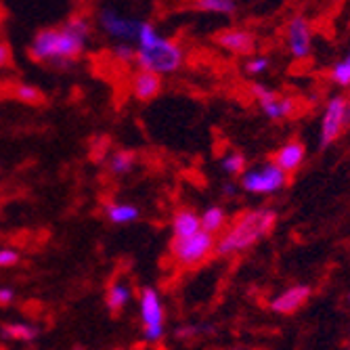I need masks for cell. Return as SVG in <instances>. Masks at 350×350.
Returning a JSON list of instances; mask_svg holds the SVG:
<instances>
[{"instance_id":"6da1fadb","label":"cell","mask_w":350,"mask_h":350,"mask_svg":"<svg viewBox=\"0 0 350 350\" xmlns=\"http://www.w3.org/2000/svg\"><path fill=\"white\" fill-rule=\"evenodd\" d=\"M277 227V212L273 208H250L229 220L227 229L216 237L214 256H235L262 239Z\"/></svg>"},{"instance_id":"7a4b0ae2","label":"cell","mask_w":350,"mask_h":350,"mask_svg":"<svg viewBox=\"0 0 350 350\" xmlns=\"http://www.w3.org/2000/svg\"><path fill=\"white\" fill-rule=\"evenodd\" d=\"M183 61H185V53L180 44L170 38H160L147 49H137V57H135L139 70H145L157 76L178 72L183 68Z\"/></svg>"},{"instance_id":"3957f363","label":"cell","mask_w":350,"mask_h":350,"mask_svg":"<svg viewBox=\"0 0 350 350\" xmlns=\"http://www.w3.org/2000/svg\"><path fill=\"white\" fill-rule=\"evenodd\" d=\"M214 243H216L214 235L206 231H198L187 237H172L168 252L174 265L183 269H196L214 256Z\"/></svg>"},{"instance_id":"277c9868","label":"cell","mask_w":350,"mask_h":350,"mask_svg":"<svg viewBox=\"0 0 350 350\" xmlns=\"http://www.w3.org/2000/svg\"><path fill=\"white\" fill-rule=\"evenodd\" d=\"M139 312L143 338L151 344L164 340L166 336V308L162 296L151 285H145L139 292Z\"/></svg>"},{"instance_id":"5b68a950","label":"cell","mask_w":350,"mask_h":350,"mask_svg":"<svg viewBox=\"0 0 350 350\" xmlns=\"http://www.w3.org/2000/svg\"><path fill=\"white\" fill-rule=\"evenodd\" d=\"M239 185L243 191L254 196H275L288 185V174H285L273 160L260 162L239 176Z\"/></svg>"},{"instance_id":"8992f818","label":"cell","mask_w":350,"mask_h":350,"mask_svg":"<svg viewBox=\"0 0 350 350\" xmlns=\"http://www.w3.org/2000/svg\"><path fill=\"white\" fill-rule=\"evenodd\" d=\"M252 94L254 99H256L260 111L269 118V120H288L294 116L296 111V101L292 97H288V94H281V92H275L271 88H267L265 84H252Z\"/></svg>"},{"instance_id":"52a82bcc","label":"cell","mask_w":350,"mask_h":350,"mask_svg":"<svg viewBox=\"0 0 350 350\" xmlns=\"http://www.w3.org/2000/svg\"><path fill=\"white\" fill-rule=\"evenodd\" d=\"M99 25L103 27V31L109 38L126 42V44H133V42H137L141 19L129 17V15H124L111 7H103L99 11Z\"/></svg>"},{"instance_id":"ba28073f","label":"cell","mask_w":350,"mask_h":350,"mask_svg":"<svg viewBox=\"0 0 350 350\" xmlns=\"http://www.w3.org/2000/svg\"><path fill=\"white\" fill-rule=\"evenodd\" d=\"M346 103L348 99L342 97V94H336L332 97L323 109V118H321V133H319V141L321 147H329L332 143H336L340 139V135L346 129Z\"/></svg>"},{"instance_id":"9c48e42d","label":"cell","mask_w":350,"mask_h":350,"mask_svg":"<svg viewBox=\"0 0 350 350\" xmlns=\"http://www.w3.org/2000/svg\"><path fill=\"white\" fill-rule=\"evenodd\" d=\"M214 42L222 51L233 53V55H252L254 51H256V46H258L256 36H254L250 29H243V27L220 29L218 34L214 36Z\"/></svg>"},{"instance_id":"30bf717a","label":"cell","mask_w":350,"mask_h":350,"mask_svg":"<svg viewBox=\"0 0 350 350\" xmlns=\"http://www.w3.org/2000/svg\"><path fill=\"white\" fill-rule=\"evenodd\" d=\"M312 46V29L306 17L296 15L288 23V49L294 59H306Z\"/></svg>"},{"instance_id":"8fae6325","label":"cell","mask_w":350,"mask_h":350,"mask_svg":"<svg viewBox=\"0 0 350 350\" xmlns=\"http://www.w3.org/2000/svg\"><path fill=\"white\" fill-rule=\"evenodd\" d=\"M310 296H312V290L308 285H292V288L283 290L271 300V310L277 314H285V317L294 314L310 300Z\"/></svg>"},{"instance_id":"7c38bea8","label":"cell","mask_w":350,"mask_h":350,"mask_svg":"<svg viewBox=\"0 0 350 350\" xmlns=\"http://www.w3.org/2000/svg\"><path fill=\"white\" fill-rule=\"evenodd\" d=\"M162 88H164L162 76L145 72V70H137L131 78V92L141 103H151L153 99H157Z\"/></svg>"},{"instance_id":"4fadbf2b","label":"cell","mask_w":350,"mask_h":350,"mask_svg":"<svg viewBox=\"0 0 350 350\" xmlns=\"http://www.w3.org/2000/svg\"><path fill=\"white\" fill-rule=\"evenodd\" d=\"M304 157H306V147L300 141H288L285 145H281L271 160L285 172V174H292L296 172L302 164H304Z\"/></svg>"},{"instance_id":"5bb4252c","label":"cell","mask_w":350,"mask_h":350,"mask_svg":"<svg viewBox=\"0 0 350 350\" xmlns=\"http://www.w3.org/2000/svg\"><path fill=\"white\" fill-rule=\"evenodd\" d=\"M103 214L111 225L126 227V225H133V222H137L141 218V208L135 204H129V202L111 200V202L103 204Z\"/></svg>"},{"instance_id":"9a60e30c","label":"cell","mask_w":350,"mask_h":350,"mask_svg":"<svg viewBox=\"0 0 350 350\" xmlns=\"http://www.w3.org/2000/svg\"><path fill=\"white\" fill-rule=\"evenodd\" d=\"M135 296V290L129 281H122V279H116L109 283V288L105 292V306L111 314H120L126 306L131 304Z\"/></svg>"},{"instance_id":"2e32d148","label":"cell","mask_w":350,"mask_h":350,"mask_svg":"<svg viewBox=\"0 0 350 350\" xmlns=\"http://www.w3.org/2000/svg\"><path fill=\"white\" fill-rule=\"evenodd\" d=\"M202 231L200 212L193 208H180L172 216V237H187Z\"/></svg>"},{"instance_id":"e0dca14e","label":"cell","mask_w":350,"mask_h":350,"mask_svg":"<svg viewBox=\"0 0 350 350\" xmlns=\"http://www.w3.org/2000/svg\"><path fill=\"white\" fill-rule=\"evenodd\" d=\"M229 212L222 206H208L202 214H200V222H202V231L218 237L222 231L229 225Z\"/></svg>"},{"instance_id":"ac0fdd59","label":"cell","mask_w":350,"mask_h":350,"mask_svg":"<svg viewBox=\"0 0 350 350\" xmlns=\"http://www.w3.org/2000/svg\"><path fill=\"white\" fill-rule=\"evenodd\" d=\"M40 336V327L34 323H3L0 325V338L7 342H21V344H29L34 342Z\"/></svg>"},{"instance_id":"d6986e66","label":"cell","mask_w":350,"mask_h":350,"mask_svg":"<svg viewBox=\"0 0 350 350\" xmlns=\"http://www.w3.org/2000/svg\"><path fill=\"white\" fill-rule=\"evenodd\" d=\"M137 166V153L133 149H118L109 155L107 170L111 176H126Z\"/></svg>"},{"instance_id":"ffe728a7","label":"cell","mask_w":350,"mask_h":350,"mask_svg":"<svg viewBox=\"0 0 350 350\" xmlns=\"http://www.w3.org/2000/svg\"><path fill=\"white\" fill-rule=\"evenodd\" d=\"M13 97L19 101V103H25V105H42L44 103V92L38 88V86H31V84H15L13 86Z\"/></svg>"},{"instance_id":"44dd1931","label":"cell","mask_w":350,"mask_h":350,"mask_svg":"<svg viewBox=\"0 0 350 350\" xmlns=\"http://www.w3.org/2000/svg\"><path fill=\"white\" fill-rule=\"evenodd\" d=\"M220 168L229 176H241L247 168V160H245V155L239 151H229L227 155L220 157Z\"/></svg>"},{"instance_id":"7402d4cb","label":"cell","mask_w":350,"mask_h":350,"mask_svg":"<svg viewBox=\"0 0 350 350\" xmlns=\"http://www.w3.org/2000/svg\"><path fill=\"white\" fill-rule=\"evenodd\" d=\"M196 9L216 15H233L237 11L235 0H196Z\"/></svg>"},{"instance_id":"603a6c76","label":"cell","mask_w":350,"mask_h":350,"mask_svg":"<svg viewBox=\"0 0 350 350\" xmlns=\"http://www.w3.org/2000/svg\"><path fill=\"white\" fill-rule=\"evenodd\" d=\"M204 332H212V325H200V323H185V325H178L174 329V338L180 340V342H191L200 336H204Z\"/></svg>"},{"instance_id":"cb8c5ba5","label":"cell","mask_w":350,"mask_h":350,"mask_svg":"<svg viewBox=\"0 0 350 350\" xmlns=\"http://www.w3.org/2000/svg\"><path fill=\"white\" fill-rule=\"evenodd\" d=\"M162 36L157 34V29L151 21H141L139 25V34H137V49H147L151 44H155Z\"/></svg>"},{"instance_id":"d4e9b609","label":"cell","mask_w":350,"mask_h":350,"mask_svg":"<svg viewBox=\"0 0 350 350\" xmlns=\"http://www.w3.org/2000/svg\"><path fill=\"white\" fill-rule=\"evenodd\" d=\"M332 82L338 86H350V63L348 61H338L332 68Z\"/></svg>"},{"instance_id":"484cf974","label":"cell","mask_w":350,"mask_h":350,"mask_svg":"<svg viewBox=\"0 0 350 350\" xmlns=\"http://www.w3.org/2000/svg\"><path fill=\"white\" fill-rule=\"evenodd\" d=\"M21 262V254L15 247H0V269H13Z\"/></svg>"},{"instance_id":"4316f807","label":"cell","mask_w":350,"mask_h":350,"mask_svg":"<svg viewBox=\"0 0 350 350\" xmlns=\"http://www.w3.org/2000/svg\"><path fill=\"white\" fill-rule=\"evenodd\" d=\"M269 66H271V61L267 57H252L245 61V72L250 76H260L269 70Z\"/></svg>"},{"instance_id":"83f0119b","label":"cell","mask_w":350,"mask_h":350,"mask_svg":"<svg viewBox=\"0 0 350 350\" xmlns=\"http://www.w3.org/2000/svg\"><path fill=\"white\" fill-rule=\"evenodd\" d=\"M116 59H120L122 63H135V57H137V49L133 44H126V42H120L113 51Z\"/></svg>"},{"instance_id":"f1b7e54d","label":"cell","mask_w":350,"mask_h":350,"mask_svg":"<svg viewBox=\"0 0 350 350\" xmlns=\"http://www.w3.org/2000/svg\"><path fill=\"white\" fill-rule=\"evenodd\" d=\"M13 66V53H11V46L0 40V72L3 70H9Z\"/></svg>"},{"instance_id":"f546056e","label":"cell","mask_w":350,"mask_h":350,"mask_svg":"<svg viewBox=\"0 0 350 350\" xmlns=\"http://www.w3.org/2000/svg\"><path fill=\"white\" fill-rule=\"evenodd\" d=\"M17 292L13 288H7V285H0V308H7L15 302Z\"/></svg>"},{"instance_id":"4dcf8cb0","label":"cell","mask_w":350,"mask_h":350,"mask_svg":"<svg viewBox=\"0 0 350 350\" xmlns=\"http://www.w3.org/2000/svg\"><path fill=\"white\" fill-rule=\"evenodd\" d=\"M222 193H225V196H233V193H235V185H225V189H222Z\"/></svg>"},{"instance_id":"1f68e13d","label":"cell","mask_w":350,"mask_h":350,"mask_svg":"<svg viewBox=\"0 0 350 350\" xmlns=\"http://www.w3.org/2000/svg\"><path fill=\"white\" fill-rule=\"evenodd\" d=\"M344 61H348V63H350V53L346 55V59H344Z\"/></svg>"},{"instance_id":"d6a6232c","label":"cell","mask_w":350,"mask_h":350,"mask_svg":"<svg viewBox=\"0 0 350 350\" xmlns=\"http://www.w3.org/2000/svg\"><path fill=\"white\" fill-rule=\"evenodd\" d=\"M348 304H350V294H348Z\"/></svg>"},{"instance_id":"836d02e7","label":"cell","mask_w":350,"mask_h":350,"mask_svg":"<svg viewBox=\"0 0 350 350\" xmlns=\"http://www.w3.org/2000/svg\"><path fill=\"white\" fill-rule=\"evenodd\" d=\"M348 350H350V348H348Z\"/></svg>"}]
</instances>
